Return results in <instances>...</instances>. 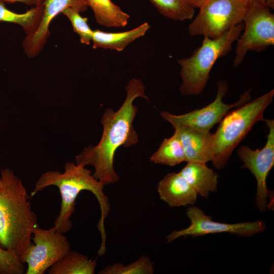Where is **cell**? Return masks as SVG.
Listing matches in <instances>:
<instances>
[{"label":"cell","mask_w":274,"mask_h":274,"mask_svg":"<svg viewBox=\"0 0 274 274\" xmlns=\"http://www.w3.org/2000/svg\"><path fill=\"white\" fill-rule=\"evenodd\" d=\"M125 90L126 96L119 109L115 112L108 108L104 112L100 121L103 131L99 143L84 148L75 157L77 164L93 166V176L104 186L119 180L114 167L117 149L121 146L130 147L139 141L133 124L138 111L134 100L138 97L149 99L145 94V86L139 79H130Z\"/></svg>","instance_id":"cell-1"},{"label":"cell","mask_w":274,"mask_h":274,"mask_svg":"<svg viewBox=\"0 0 274 274\" xmlns=\"http://www.w3.org/2000/svg\"><path fill=\"white\" fill-rule=\"evenodd\" d=\"M51 186H56L59 189L61 197L60 211L54 221L53 227L63 233L72 227L71 218L75 210L76 200L80 192L87 190L94 195L100 210L97 228L100 234L101 243L98 253L105 254L107 237L105 221L110 211L109 198L103 191L105 186L94 178L90 170L73 162L65 163L63 173L48 170L42 174L36 183L30 197Z\"/></svg>","instance_id":"cell-2"},{"label":"cell","mask_w":274,"mask_h":274,"mask_svg":"<svg viewBox=\"0 0 274 274\" xmlns=\"http://www.w3.org/2000/svg\"><path fill=\"white\" fill-rule=\"evenodd\" d=\"M0 178V247L16 253L25 263L39 226L37 216L22 181L9 168L2 169Z\"/></svg>","instance_id":"cell-3"},{"label":"cell","mask_w":274,"mask_h":274,"mask_svg":"<svg viewBox=\"0 0 274 274\" xmlns=\"http://www.w3.org/2000/svg\"><path fill=\"white\" fill-rule=\"evenodd\" d=\"M274 90L249 101L228 112L216 131L212 134L213 166L218 169L225 167L233 150L257 122L264 121L265 110L272 101Z\"/></svg>","instance_id":"cell-4"},{"label":"cell","mask_w":274,"mask_h":274,"mask_svg":"<svg viewBox=\"0 0 274 274\" xmlns=\"http://www.w3.org/2000/svg\"><path fill=\"white\" fill-rule=\"evenodd\" d=\"M244 28L242 22L219 38L204 37L201 46L190 57L178 60L182 95H197L203 91L215 62L231 50L232 44L238 39Z\"/></svg>","instance_id":"cell-5"},{"label":"cell","mask_w":274,"mask_h":274,"mask_svg":"<svg viewBox=\"0 0 274 274\" xmlns=\"http://www.w3.org/2000/svg\"><path fill=\"white\" fill-rule=\"evenodd\" d=\"M248 4L247 0H206L189 25V34L220 37L243 22Z\"/></svg>","instance_id":"cell-6"},{"label":"cell","mask_w":274,"mask_h":274,"mask_svg":"<svg viewBox=\"0 0 274 274\" xmlns=\"http://www.w3.org/2000/svg\"><path fill=\"white\" fill-rule=\"evenodd\" d=\"M243 22L244 32L237 40L234 67L241 63L248 51H261L274 44V15L263 3L248 2Z\"/></svg>","instance_id":"cell-7"},{"label":"cell","mask_w":274,"mask_h":274,"mask_svg":"<svg viewBox=\"0 0 274 274\" xmlns=\"http://www.w3.org/2000/svg\"><path fill=\"white\" fill-rule=\"evenodd\" d=\"M218 91L215 99L208 106L190 112L177 115L166 111L160 112L164 119L173 127L185 126L198 130L209 132L216 124L220 122L224 116L232 108H236L249 101L251 98L250 90L246 91L235 103L226 104L223 98L226 94L228 86L227 83L221 80L217 84Z\"/></svg>","instance_id":"cell-8"},{"label":"cell","mask_w":274,"mask_h":274,"mask_svg":"<svg viewBox=\"0 0 274 274\" xmlns=\"http://www.w3.org/2000/svg\"><path fill=\"white\" fill-rule=\"evenodd\" d=\"M33 243L26 257V274H44L70 250L71 245L64 233L54 227H36L32 234Z\"/></svg>","instance_id":"cell-9"},{"label":"cell","mask_w":274,"mask_h":274,"mask_svg":"<svg viewBox=\"0 0 274 274\" xmlns=\"http://www.w3.org/2000/svg\"><path fill=\"white\" fill-rule=\"evenodd\" d=\"M264 121L268 128L265 146L261 149L254 150L244 145L237 151L238 157L244 163L242 168H248L256 180L255 201L260 212H265L267 208L269 191L266 178L274 165V121L265 119Z\"/></svg>","instance_id":"cell-10"},{"label":"cell","mask_w":274,"mask_h":274,"mask_svg":"<svg viewBox=\"0 0 274 274\" xmlns=\"http://www.w3.org/2000/svg\"><path fill=\"white\" fill-rule=\"evenodd\" d=\"M186 214L191 221L190 226L171 232L166 236L167 243L181 236H198L224 232L248 237L263 232L266 228L264 222L262 220L233 224L214 221L211 216L207 215L196 206L188 208Z\"/></svg>","instance_id":"cell-11"},{"label":"cell","mask_w":274,"mask_h":274,"mask_svg":"<svg viewBox=\"0 0 274 274\" xmlns=\"http://www.w3.org/2000/svg\"><path fill=\"white\" fill-rule=\"evenodd\" d=\"M43 6L42 16L38 27L22 41L24 52L29 58L36 57L44 49L50 35V24L57 15L67 8L82 13L88 7L85 0H45Z\"/></svg>","instance_id":"cell-12"},{"label":"cell","mask_w":274,"mask_h":274,"mask_svg":"<svg viewBox=\"0 0 274 274\" xmlns=\"http://www.w3.org/2000/svg\"><path fill=\"white\" fill-rule=\"evenodd\" d=\"M160 199L172 208L194 204L197 193L180 173H170L158 183Z\"/></svg>","instance_id":"cell-13"},{"label":"cell","mask_w":274,"mask_h":274,"mask_svg":"<svg viewBox=\"0 0 274 274\" xmlns=\"http://www.w3.org/2000/svg\"><path fill=\"white\" fill-rule=\"evenodd\" d=\"M185 151L186 162L207 163L212 158V133L185 126L174 127Z\"/></svg>","instance_id":"cell-14"},{"label":"cell","mask_w":274,"mask_h":274,"mask_svg":"<svg viewBox=\"0 0 274 274\" xmlns=\"http://www.w3.org/2000/svg\"><path fill=\"white\" fill-rule=\"evenodd\" d=\"M150 27L148 23L144 22L133 29L123 32H108L99 29L94 30L92 47L122 51L128 45L144 36Z\"/></svg>","instance_id":"cell-15"},{"label":"cell","mask_w":274,"mask_h":274,"mask_svg":"<svg viewBox=\"0 0 274 274\" xmlns=\"http://www.w3.org/2000/svg\"><path fill=\"white\" fill-rule=\"evenodd\" d=\"M180 173L202 197L208 198L210 192L217 190L218 175L207 163L188 162Z\"/></svg>","instance_id":"cell-16"},{"label":"cell","mask_w":274,"mask_h":274,"mask_svg":"<svg viewBox=\"0 0 274 274\" xmlns=\"http://www.w3.org/2000/svg\"><path fill=\"white\" fill-rule=\"evenodd\" d=\"M97 23L106 27H124L130 16L111 0H85Z\"/></svg>","instance_id":"cell-17"},{"label":"cell","mask_w":274,"mask_h":274,"mask_svg":"<svg viewBox=\"0 0 274 274\" xmlns=\"http://www.w3.org/2000/svg\"><path fill=\"white\" fill-rule=\"evenodd\" d=\"M97 265L84 254L70 250L65 256L48 269L49 274H94Z\"/></svg>","instance_id":"cell-18"},{"label":"cell","mask_w":274,"mask_h":274,"mask_svg":"<svg viewBox=\"0 0 274 274\" xmlns=\"http://www.w3.org/2000/svg\"><path fill=\"white\" fill-rule=\"evenodd\" d=\"M150 160L155 164L170 166L186 161L184 148L176 131L171 137L163 140L158 150L150 157Z\"/></svg>","instance_id":"cell-19"},{"label":"cell","mask_w":274,"mask_h":274,"mask_svg":"<svg viewBox=\"0 0 274 274\" xmlns=\"http://www.w3.org/2000/svg\"><path fill=\"white\" fill-rule=\"evenodd\" d=\"M5 3L0 1V22L15 23L22 27L26 36L33 33L41 21L43 4L35 6L23 13H17L7 9Z\"/></svg>","instance_id":"cell-20"},{"label":"cell","mask_w":274,"mask_h":274,"mask_svg":"<svg viewBox=\"0 0 274 274\" xmlns=\"http://www.w3.org/2000/svg\"><path fill=\"white\" fill-rule=\"evenodd\" d=\"M158 11L164 17L184 21L191 19L195 8L188 0H150Z\"/></svg>","instance_id":"cell-21"},{"label":"cell","mask_w":274,"mask_h":274,"mask_svg":"<svg viewBox=\"0 0 274 274\" xmlns=\"http://www.w3.org/2000/svg\"><path fill=\"white\" fill-rule=\"evenodd\" d=\"M153 263L149 257L142 255L139 259L130 264L124 265L117 263L103 268L99 274H153Z\"/></svg>","instance_id":"cell-22"},{"label":"cell","mask_w":274,"mask_h":274,"mask_svg":"<svg viewBox=\"0 0 274 274\" xmlns=\"http://www.w3.org/2000/svg\"><path fill=\"white\" fill-rule=\"evenodd\" d=\"M80 13L71 8H67L62 12L71 22L74 31L79 36L81 43L89 45L92 42L93 30L88 24V18L81 16Z\"/></svg>","instance_id":"cell-23"},{"label":"cell","mask_w":274,"mask_h":274,"mask_svg":"<svg viewBox=\"0 0 274 274\" xmlns=\"http://www.w3.org/2000/svg\"><path fill=\"white\" fill-rule=\"evenodd\" d=\"M25 263L16 253L0 247V274H22Z\"/></svg>","instance_id":"cell-24"},{"label":"cell","mask_w":274,"mask_h":274,"mask_svg":"<svg viewBox=\"0 0 274 274\" xmlns=\"http://www.w3.org/2000/svg\"><path fill=\"white\" fill-rule=\"evenodd\" d=\"M5 3L12 4L16 2L23 3L27 6H37L43 4L45 0H0Z\"/></svg>","instance_id":"cell-25"},{"label":"cell","mask_w":274,"mask_h":274,"mask_svg":"<svg viewBox=\"0 0 274 274\" xmlns=\"http://www.w3.org/2000/svg\"><path fill=\"white\" fill-rule=\"evenodd\" d=\"M195 8H199L206 0H188Z\"/></svg>","instance_id":"cell-26"},{"label":"cell","mask_w":274,"mask_h":274,"mask_svg":"<svg viewBox=\"0 0 274 274\" xmlns=\"http://www.w3.org/2000/svg\"><path fill=\"white\" fill-rule=\"evenodd\" d=\"M264 4L269 9H273L274 0H264Z\"/></svg>","instance_id":"cell-27"},{"label":"cell","mask_w":274,"mask_h":274,"mask_svg":"<svg viewBox=\"0 0 274 274\" xmlns=\"http://www.w3.org/2000/svg\"><path fill=\"white\" fill-rule=\"evenodd\" d=\"M248 2H251V1H258L260 2L264 3V0H247Z\"/></svg>","instance_id":"cell-28"},{"label":"cell","mask_w":274,"mask_h":274,"mask_svg":"<svg viewBox=\"0 0 274 274\" xmlns=\"http://www.w3.org/2000/svg\"><path fill=\"white\" fill-rule=\"evenodd\" d=\"M0 186H1V178H0Z\"/></svg>","instance_id":"cell-29"}]
</instances>
